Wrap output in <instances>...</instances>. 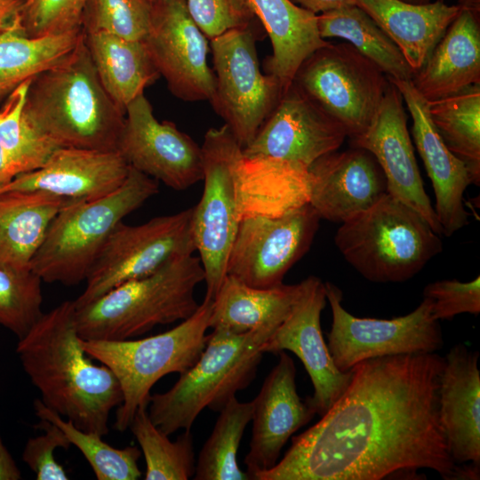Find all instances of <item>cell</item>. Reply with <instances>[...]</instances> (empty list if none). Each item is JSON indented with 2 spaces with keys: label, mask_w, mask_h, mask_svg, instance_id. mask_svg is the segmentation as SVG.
<instances>
[{
  "label": "cell",
  "mask_w": 480,
  "mask_h": 480,
  "mask_svg": "<svg viewBox=\"0 0 480 480\" xmlns=\"http://www.w3.org/2000/svg\"><path fill=\"white\" fill-rule=\"evenodd\" d=\"M194 207L140 225L123 221L111 232L75 300L80 308L127 281L149 275L171 259L196 252Z\"/></svg>",
  "instance_id": "obj_11"
},
{
  "label": "cell",
  "mask_w": 480,
  "mask_h": 480,
  "mask_svg": "<svg viewBox=\"0 0 480 480\" xmlns=\"http://www.w3.org/2000/svg\"><path fill=\"white\" fill-rule=\"evenodd\" d=\"M151 7L149 0H86L82 29L85 34L104 32L142 41L149 28Z\"/></svg>",
  "instance_id": "obj_40"
},
{
  "label": "cell",
  "mask_w": 480,
  "mask_h": 480,
  "mask_svg": "<svg viewBox=\"0 0 480 480\" xmlns=\"http://www.w3.org/2000/svg\"><path fill=\"white\" fill-rule=\"evenodd\" d=\"M252 28L228 31L210 41L215 77L209 102L244 148L279 102L284 88L263 74Z\"/></svg>",
  "instance_id": "obj_12"
},
{
  "label": "cell",
  "mask_w": 480,
  "mask_h": 480,
  "mask_svg": "<svg viewBox=\"0 0 480 480\" xmlns=\"http://www.w3.org/2000/svg\"><path fill=\"white\" fill-rule=\"evenodd\" d=\"M389 82L370 127L352 142L374 156L385 176L388 194L417 212L441 235V225L417 165L403 97Z\"/></svg>",
  "instance_id": "obj_19"
},
{
  "label": "cell",
  "mask_w": 480,
  "mask_h": 480,
  "mask_svg": "<svg viewBox=\"0 0 480 480\" xmlns=\"http://www.w3.org/2000/svg\"><path fill=\"white\" fill-rule=\"evenodd\" d=\"M276 330L233 333L213 329L197 361L164 393L150 396L148 415L164 434L190 429L199 413L220 412L255 379L262 345Z\"/></svg>",
  "instance_id": "obj_5"
},
{
  "label": "cell",
  "mask_w": 480,
  "mask_h": 480,
  "mask_svg": "<svg viewBox=\"0 0 480 480\" xmlns=\"http://www.w3.org/2000/svg\"><path fill=\"white\" fill-rule=\"evenodd\" d=\"M42 280L0 266V325L22 338L42 316Z\"/></svg>",
  "instance_id": "obj_39"
},
{
  "label": "cell",
  "mask_w": 480,
  "mask_h": 480,
  "mask_svg": "<svg viewBox=\"0 0 480 480\" xmlns=\"http://www.w3.org/2000/svg\"><path fill=\"white\" fill-rule=\"evenodd\" d=\"M39 420H46L59 427L84 455L98 480H136L141 476L138 467L140 451L135 445L116 448L106 443L102 436L84 431L68 419L45 406L40 399L34 401Z\"/></svg>",
  "instance_id": "obj_37"
},
{
  "label": "cell",
  "mask_w": 480,
  "mask_h": 480,
  "mask_svg": "<svg viewBox=\"0 0 480 480\" xmlns=\"http://www.w3.org/2000/svg\"><path fill=\"white\" fill-rule=\"evenodd\" d=\"M246 2L271 41L272 54L265 60V72L276 76L285 92L301 63L330 42L319 34L317 14L291 0Z\"/></svg>",
  "instance_id": "obj_28"
},
{
  "label": "cell",
  "mask_w": 480,
  "mask_h": 480,
  "mask_svg": "<svg viewBox=\"0 0 480 480\" xmlns=\"http://www.w3.org/2000/svg\"><path fill=\"white\" fill-rule=\"evenodd\" d=\"M84 34L103 88L125 114L127 106L160 76L143 41L104 32Z\"/></svg>",
  "instance_id": "obj_31"
},
{
  "label": "cell",
  "mask_w": 480,
  "mask_h": 480,
  "mask_svg": "<svg viewBox=\"0 0 480 480\" xmlns=\"http://www.w3.org/2000/svg\"><path fill=\"white\" fill-rule=\"evenodd\" d=\"M389 83L385 73L353 45L330 43L301 63L292 84L354 140L370 127Z\"/></svg>",
  "instance_id": "obj_9"
},
{
  "label": "cell",
  "mask_w": 480,
  "mask_h": 480,
  "mask_svg": "<svg viewBox=\"0 0 480 480\" xmlns=\"http://www.w3.org/2000/svg\"><path fill=\"white\" fill-rule=\"evenodd\" d=\"M389 36L415 74L459 14L444 0L415 4L401 0H355Z\"/></svg>",
  "instance_id": "obj_27"
},
{
  "label": "cell",
  "mask_w": 480,
  "mask_h": 480,
  "mask_svg": "<svg viewBox=\"0 0 480 480\" xmlns=\"http://www.w3.org/2000/svg\"><path fill=\"white\" fill-rule=\"evenodd\" d=\"M142 41L173 96L191 102L211 100L215 77L207 62L208 39L188 13L186 0L153 2Z\"/></svg>",
  "instance_id": "obj_15"
},
{
  "label": "cell",
  "mask_w": 480,
  "mask_h": 480,
  "mask_svg": "<svg viewBox=\"0 0 480 480\" xmlns=\"http://www.w3.org/2000/svg\"><path fill=\"white\" fill-rule=\"evenodd\" d=\"M151 3L155 2V1H157V0H149Z\"/></svg>",
  "instance_id": "obj_50"
},
{
  "label": "cell",
  "mask_w": 480,
  "mask_h": 480,
  "mask_svg": "<svg viewBox=\"0 0 480 480\" xmlns=\"http://www.w3.org/2000/svg\"><path fill=\"white\" fill-rule=\"evenodd\" d=\"M116 150L130 167L174 190L203 180L201 146L173 123L159 122L144 93L125 109Z\"/></svg>",
  "instance_id": "obj_16"
},
{
  "label": "cell",
  "mask_w": 480,
  "mask_h": 480,
  "mask_svg": "<svg viewBox=\"0 0 480 480\" xmlns=\"http://www.w3.org/2000/svg\"><path fill=\"white\" fill-rule=\"evenodd\" d=\"M35 428L44 433L29 438L22 452V460L36 474L37 480H67L68 475L55 460L57 449L68 450L71 444L54 423L40 420Z\"/></svg>",
  "instance_id": "obj_43"
},
{
  "label": "cell",
  "mask_w": 480,
  "mask_h": 480,
  "mask_svg": "<svg viewBox=\"0 0 480 480\" xmlns=\"http://www.w3.org/2000/svg\"><path fill=\"white\" fill-rule=\"evenodd\" d=\"M302 291L284 322L262 345L263 353L289 350L308 372L314 388L306 398L316 414L324 415L348 386L352 369L343 372L335 366L321 329L325 307L324 283L315 276L302 281Z\"/></svg>",
  "instance_id": "obj_17"
},
{
  "label": "cell",
  "mask_w": 480,
  "mask_h": 480,
  "mask_svg": "<svg viewBox=\"0 0 480 480\" xmlns=\"http://www.w3.org/2000/svg\"><path fill=\"white\" fill-rule=\"evenodd\" d=\"M444 357L438 406L451 456L456 464L480 465L479 353L457 344Z\"/></svg>",
  "instance_id": "obj_24"
},
{
  "label": "cell",
  "mask_w": 480,
  "mask_h": 480,
  "mask_svg": "<svg viewBox=\"0 0 480 480\" xmlns=\"http://www.w3.org/2000/svg\"><path fill=\"white\" fill-rule=\"evenodd\" d=\"M428 109L448 149L468 166L475 184L480 180V84L428 101Z\"/></svg>",
  "instance_id": "obj_34"
},
{
  "label": "cell",
  "mask_w": 480,
  "mask_h": 480,
  "mask_svg": "<svg viewBox=\"0 0 480 480\" xmlns=\"http://www.w3.org/2000/svg\"><path fill=\"white\" fill-rule=\"evenodd\" d=\"M346 138L336 121L291 84L242 153L308 168L321 156L338 150Z\"/></svg>",
  "instance_id": "obj_18"
},
{
  "label": "cell",
  "mask_w": 480,
  "mask_h": 480,
  "mask_svg": "<svg viewBox=\"0 0 480 480\" xmlns=\"http://www.w3.org/2000/svg\"><path fill=\"white\" fill-rule=\"evenodd\" d=\"M30 80L11 92L0 111V147L18 175L38 169L58 148L39 135L25 116Z\"/></svg>",
  "instance_id": "obj_38"
},
{
  "label": "cell",
  "mask_w": 480,
  "mask_h": 480,
  "mask_svg": "<svg viewBox=\"0 0 480 480\" xmlns=\"http://www.w3.org/2000/svg\"><path fill=\"white\" fill-rule=\"evenodd\" d=\"M302 281L269 288L248 285L226 275L212 303L209 328L233 333L276 330L302 291Z\"/></svg>",
  "instance_id": "obj_29"
},
{
  "label": "cell",
  "mask_w": 480,
  "mask_h": 480,
  "mask_svg": "<svg viewBox=\"0 0 480 480\" xmlns=\"http://www.w3.org/2000/svg\"><path fill=\"white\" fill-rule=\"evenodd\" d=\"M204 281L199 257L176 256L153 273L123 283L76 308L78 334L85 340H124L156 325L185 320L199 304L196 287Z\"/></svg>",
  "instance_id": "obj_4"
},
{
  "label": "cell",
  "mask_w": 480,
  "mask_h": 480,
  "mask_svg": "<svg viewBox=\"0 0 480 480\" xmlns=\"http://www.w3.org/2000/svg\"><path fill=\"white\" fill-rule=\"evenodd\" d=\"M334 242L345 260L374 283L412 278L443 248L424 218L388 194L341 223Z\"/></svg>",
  "instance_id": "obj_7"
},
{
  "label": "cell",
  "mask_w": 480,
  "mask_h": 480,
  "mask_svg": "<svg viewBox=\"0 0 480 480\" xmlns=\"http://www.w3.org/2000/svg\"><path fill=\"white\" fill-rule=\"evenodd\" d=\"M75 313L73 300L43 313L19 339L16 352L45 406L78 428L104 436L123 392L114 372L93 364L84 349Z\"/></svg>",
  "instance_id": "obj_2"
},
{
  "label": "cell",
  "mask_w": 480,
  "mask_h": 480,
  "mask_svg": "<svg viewBox=\"0 0 480 480\" xmlns=\"http://www.w3.org/2000/svg\"><path fill=\"white\" fill-rule=\"evenodd\" d=\"M24 113L56 148L100 151H117L125 117L98 77L84 33L66 57L30 80Z\"/></svg>",
  "instance_id": "obj_3"
},
{
  "label": "cell",
  "mask_w": 480,
  "mask_h": 480,
  "mask_svg": "<svg viewBox=\"0 0 480 480\" xmlns=\"http://www.w3.org/2000/svg\"><path fill=\"white\" fill-rule=\"evenodd\" d=\"M212 300L204 298L196 312L164 332L138 340H81L92 359L108 366L117 378L123 401L114 428L124 432L139 407L148 406L152 387L164 376L182 373L199 358L207 340Z\"/></svg>",
  "instance_id": "obj_8"
},
{
  "label": "cell",
  "mask_w": 480,
  "mask_h": 480,
  "mask_svg": "<svg viewBox=\"0 0 480 480\" xmlns=\"http://www.w3.org/2000/svg\"><path fill=\"white\" fill-rule=\"evenodd\" d=\"M322 38L346 40L391 79L412 80L414 73L399 48L360 7L349 5L317 14Z\"/></svg>",
  "instance_id": "obj_33"
},
{
  "label": "cell",
  "mask_w": 480,
  "mask_h": 480,
  "mask_svg": "<svg viewBox=\"0 0 480 480\" xmlns=\"http://www.w3.org/2000/svg\"><path fill=\"white\" fill-rule=\"evenodd\" d=\"M157 192V180L130 167L114 191L66 204L50 224L30 270L49 284L70 286L85 281L117 224Z\"/></svg>",
  "instance_id": "obj_6"
},
{
  "label": "cell",
  "mask_w": 480,
  "mask_h": 480,
  "mask_svg": "<svg viewBox=\"0 0 480 480\" xmlns=\"http://www.w3.org/2000/svg\"><path fill=\"white\" fill-rule=\"evenodd\" d=\"M73 201L76 200L39 191L0 193V266L18 272L31 271V261L50 224L60 210Z\"/></svg>",
  "instance_id": "obj_30"
},
{
  "label": "cell",
  "mask_w": 480,
  "mask_h": 480,
  "mask_svg": "<svg viewBox=\"0 0 480 480\" xmlns=\"http://www.w3.org/2000/svg\"><path fill=\"white\" fill-rule=\"evenodd\" d=\"M17 175L9 157L0 147V188L10 183Z\"/></svg>",
  "instance_id": "obj_48"
},
{
  "label": "cell",
  "mask_w": 480,
  "mask_h": 480,
  "mask_svg": "<svg viewBox=\"0 0 480 480\" xmlns=\"http://www.w3.org/2000/svg\"><path fill=\"white\" fill-rule=\"evenodd\" d=\"M320 220L309 204L280 216L241 220L228 253L227 275L257 288L283 284L288 270L309 249Z\"/></svg>",
  "instance_id": "obj_14"
},
{
  "label": "cell",
  "mask_w": 480,
  "mask_h": 480,
  "mask_svg": "<svg viewBox=\"0 0 480 480\" xmlns=\"http://www.w3.org/2000/svg\"><path fill=\"white\" fill-rule=\"evenodd\" d=\"M299 6L316 14L342 7L356 5L355 0H291Z\"/></svg>",
  "instance_id": "obj_45"
},
{
  "label": "cell",
  "mask_w": 480,
  "mask_h": 480,
  "mask_svg": "<svg viewBox=\"0 0 480 480\" xmlns=\"http://www.w3.org/2000/svg\"><path fill=\"white\" fill-rule=\"evenodd\" d=\"M23 2L24 0H0V33L20 18Z\"/></svg>",
  "instance_id": "obj_47"
},
{
  "label": "cell",
  "mask_w": 480,
  "mask_h": 480,
  "mask_svg": "<svg viewBox=\"0 0 480 480\" xmlns=\"http://www.w3.org/2000/svg\"><path fill=\"white\" fill-rule=\"evenodd\" d=\"M201 149L204 190L193 206V228L204 272V298L213 300L227 275L228 253L240 222L235 165L243 148L224 124L205 132Z\"/></svg>",
  "instance_id": "obj_10"
},
{
  "label": "cell",
  "mask_w": 480,
  "mask_h": 480,
  "mask_svg": "<svg viewBox=\"0 0 480 480\" xmlns=\"http://www.w3.org/2000/svg\"><path fill=\"white\" fill-rule=\"evenodd\" d=\"M444 357L435 353L375 357L352 368L342 395L319 421L292 438L283 459L254 480H380L421 468L464 480L439 416Z\"/></svg>",
  "instance_id": "obj_1"
},
{
  "label": "cell",
  "mask_w": 480,
  "mask_h": 480,
  "mask_svg": "<svg viewBox=\"0 0 480 480\" xmlns=\"http://www.w3.org/2000/svg\"><path fill=\"white\" fill-rule=\"evenodd\" d=\"M129 171L118 151L58 148L41 167L17 175L0 193L39 191L67 200H91L116 189Z\"/></svg>",
  "instance_id": "obj_23"
},
{
  "label": "cell",
  "mask_w": 480,
  "mask_h": 480,
  "mask_svg": "<svg viewBox=\"0 0 480 480\" xmlns=\"http://www.w3.org/2000/svg\"><path fill=\"white\" fill-rule=\"evenodd\" d=\"M478 12L461 7L412 82L428 100H439L480 84Z\"/></svg>",
  "instance_id": "obj_26"
},
{
  "label": "cell",
  "mask_w": 480,
  "mask_h": 480,
  "mask_svg": "<svg viewBox=\"0 0 480 480\" xmlns=\"http://www.w3.org/2000/svg\"><path fill=\"white\" fill-rule=\"evenodd\" d=\"M308 204L330 221L343 223L388 194L376 159L361 148L328 153L308 167Z\"/></svg>",
  "instance_id": "obj_21"
},
{
  "label": "cell",
  "mask_w": 480,
  "mask_h": 480,
  "mask_svg": "<svg viewBox=\"0 0 480 480\" xmlns=\"http://www.w3.org/2000/svg\"><path fill=\"white\" fill-rule=\"evenodd\" d=\"M192 20L209 41L232 29L252 28L246 0H186Z\"/></svg>",
  "instance_id": "obj_42"
},
{
  "label": "cell",
  "mask_w": 480,
  "mask_h": 480,
  "mask_svg": "<svg viewBox=\"0 0 480 480\" xmlns=\"http://www.w3.org/2000/svg\"><path fill=\"white\" fill-rule=\"evenodd\" d=\"M83 29L40 37L28 36L20 18L0 33V102L22 83L52 67L77 44Z\"/></svg>",
  "instance_id": "obj_32"
},
{
  "label": "cell",
  "mask_w": 480,
  "mask_h": 480,
  "mask_svg": "<svg viewBox=\"0 0 480 480\" xmlns=\"http://www.w3.org/2000/svg\"><path fill=\"white\" fill-rule=\"evenodd\" d=\"M405 3L422 4H428L430 0H401ZM458 4L464 8L472 9L474 11L479 12L480 9V0H457Z\"/></svg>",
  "instance_id": "obj_49"
},
{
  "label": "cell",
  "mask_w": 480,
  "mask_h": 480,
  "mask_svg": "<svg viewBox=\"0 0 480 480\" xmlns=\"http://www.w3.org/2000/svg\"><path fill=\"white\" fill-rule=\"evenodd\" d=\"M21 473L0 436V480H20Z\"/></svg>",
  "instance_id": "obj_46"
},
{
  "label": "cell",
  "mask_w": 480,
  "mask_h": 480,
  "mask_svg": "<svg viewBox=\"0 0 480 480\" xmlns=\"http://www.w3.org/2000/svg\"><path fill=\"white\" fill-rule=\"evenodd\" d=\"M86 0H24L20 23L29 37L58 35L82 29Z\"/></svg>",
  "instance_id": "obj_41"
},
{
  "label": "cell",
  "mask_w": 480,
  "mask_h": 480,
  "mask_svg": "<svg viewBox=\"0 0 480 480\" xmlns=\"http://www.w3.org/2000/svg\"><path fill=\"white\" fill-rule=\"evenodd\" d=\"M263 381L252 402L250 450L244 463L250 479L272 468L289 438L316 412L296 388V367L284 351Z\"/></svg>",
  "instance_id": "obj_20"
},
{
  "label": "cell",
  "mask_w": 480,
  "mask_h": 480,
  "mask_svg": "<svg viewBox=\"0 0 480 480\" xmlns=\"http://www.w3.org/2000/svg\"><path fill=\"white\" fill-rule=\"evenodd\" d=\"M388 79L400 92L412 119L414 143L435 192L434 209L443 234L450 236L468 223L463 197L466 188L474 183L473 177L466 164L444 143L431 121L428 100L412 80Z\"/></svg>",
  "instance_id": "obj_22"
},
{
  "label": "cell",
  "mask_w": 480,
  "mask_h": 480,
  "mask_svg": "<svg viewBox=\"0 0 480 480\" xmlns=\"http://www.w3.org/2000/svg\"><path fill=\"white\" fill-rule=\"evenodd\" d=\"M240 220L252 216H280L308 204V168L243 153L235 165Z\"/></svg>",
  "instance_id": "obj_25"
},
{
  "label": "cell",
  "mask_w": 480,
  "mask_h": 480,
  "mask_svg": "<svg viewBox=\"0 0 480 480\" xmlns=\"http://www.w3.org/2000/svg\"><path fill=\"white\" fill-rule=\"evenodd\" d=\"M423 298L431 303L433 317L437 320H451L455 316L480 313V277L468 282L457 279L440 280L427 284Z\"/></svg>",
  "instance_id": "obj_44"
},
{
  "label": "cell",
  "mask_w": 480,
  "mask_h": 480,
  "mask_svg": "<svg viewBox=\"0 0 480 480\" xmlns=\"http://www.w3.org/2000/svg\"><path fill=\"white\" fill-rule=\"evenodd\" d=\"M326 300L332 322L327 347L335 366L350 371L362 361L394 355L435 353L444 346L439 321L431 312V303L423 298L411 313L391 318L357 317L342 306V292L324 283Z\"/></svg>",
  "instance_id": "obj_13"
},
{
  "label": "cell",
  "mask_w": 480,
  "mask_h": 480,
  "mask_svg": "<svg viewBox=\"0 0 480 480\" xmlns=\"http://www.w3.org/2000/svg\"><path fill=\"white\" fill-rule=\"evenodd\" d=\"M214 428L203 445L194 475L195 480H248L236 454L247 424L252 420V402L241 403L236 396L219 412Z\"/></svg>",
  "instance_id": "obj_35"
},
{
  "label": "cell",
  "mask_w": 480,
  "mask_h": 480,
  "mask_svg": "<svg viewBox=\"0 0 480 480\" xmlns=\"http://www.w3.org/2000/svg\"><path fill=\"white\" fill-rule=\"evenodd\" d=\"M146 462V480H187L196 470L193 436L185 430L175 441L150 420L148 406L139 407L129 426Z\"/></svg>",
  "instance_id": "obj_36"
}]
</instances>
